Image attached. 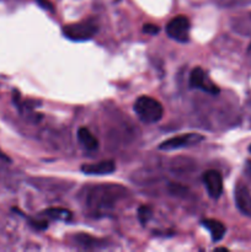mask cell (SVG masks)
I'll use <instances>...</instances> for the list:
<instances>
[{
  "label": "cell",
  "mask_w": 251,
  "mask_h": 252,
  "mask_svg": "<svg viewBox=\"0 0 251 252\" xmlns=\"http://www.w3.org/2000/svg\"><path fill=\"white\" fill-rule=\"evenodd\" d=\"M125 194V189L115 185L95 187L88 197L89 208L96 213H105L113 208L116 202Z\"/></svg>",
  "instance_id": "1"
},
{
  "label": "cell",
  "mask_w": 251,
  "mask_h": 252,
  "mask_svg": "<svg viewBox=\"0 0 251 252\" xmlns=\"http://www.w3.org/2000/svg\"><path fill=\"white\" fill-rule=\"evenodd\" d=\"M134 111L138 118L145 125L159 122L164 115L161 103L149 96H140L134 102Z\"/></svg>",
  "instance_id": "2"
},
{
  "label": "cell",
  "mask_w": 251,
  "mask_h": 252,
  "mask_svg": "<svg viewBox=\"0 0 251 252\" xmlns=\"http://www.w3.org/2000/svg\"><path fill=\"white\" fill-rule=\"evenodd\" d=\"M96 32H97V26L94 21H83L78 24L65 25L63 27L64 36L76 42L91 39Z\"/></svg>",
  "instance_id": "3"
},
{
  "label": "cell",
  "mask_w": 251,
  "mask_h": 252,
  "mask_svg": "<svg viewBox=\"0 0 251 252\" xmlns=\"http://www.w3.org/2000/svg\"><path fill=\"white\" fill-rule=\"evenodd\" d=\"M189 29H191L189 20L184 15H180L167 24L166 33L170 38L180 43H186L189 39Z\"/></svg>",
  "instance_id": "4"
},
{
  "label": "cell",
  "mask_w": 251,
  "mask_h": 252,
  "mask_svg": "<svg viewBox=\"0 0 251 252\" xmlns=\"http://www.w3.org/2000/svg\"><path fill=\"white\" fill-rule=\"evenodd\" d=\"M204 139L203 135L198 134V133H186V134L177 135V137L170 138V139L165 140L159 145V149L161 150H175L181 149V148L191 147V145H196L201 143Z\"/></svg>",
  "instance_id": "5"
},
{
  "label": "cell",
  "mask_w": 251,
  "mask_h": 252,
  "mask_svg": "<svg viewBox=\"0 0 251 252\" xmlns=\"http://www.w3.org/2000/svg\"><path fill=\"white\" fill-rule=\"evenodd\" d=\"M203 182L206 185L209 197L217 199L223 193V177L216 170H208L203 175Z\"/></svg>",
  "instance_id": "6"
},
{
  "label": "cell",
  "mask_w": 251,
  "mask_h": 252,
  "mask_svg": "<svg viewBox=\"0 0 251 252\" xmlns=\"http://www.w3.org/2000/svg\"><path fill=\"white\" fill-rule=\"evenodd\" d=\"M189 86L193 89H199L202 91H206V93L212 94V95L219 94V89L214 84L209 83L207 80L203 69L199 68V66L198 68H194L191 71V75H189Z\"/></svg>",
  "instance_id": "7"
},
{
  "label": "cell",
  "mask_w": 251,
  "mask_h": 252,
  "mask_svg": "<svg viewBox=\"0 0 251 252\" xmlns=\"http://www.w3.org/2000/svg\"><path fill=\"white\" fill-rule=\"evenodd\" d=\"M234 199L239 211L245 216L251 217V192L241 182H238L234 191Z\"/></svg>",
  "instance_id": "8"
},
{
  "label": "cell",
  "mask_w": 251,
  "mask_h": 252,
  "mask_svg": "<svg viewBox=\"0 0 251 252\" xmlns=\"http://www.w3.org/2000/svg\"><path fill=\"white\" fill-rule=\"evenodd\" d=\"M116 170L113 160H103L96 164H85L81 166V171L86 175H108Z\"/></svg>",
  "instance_id": "9"
},
{
  "label": "cell",
  "mask_w": 251,
  "mask_h": 252,
  "mask_svg": "<svg viewBox=\"0 0 251 252\" xmlns=\"http://www.w3.org/2000/svg\"><path fill=\"white\" fill-rule=\"evenodd\" d=\"M202 225L204 226V228H207V230L211 233V236H212V240L214 241V243H217V241H220L221 239L224 238V235H225V226H224L223 223H220L219 220H216V219H204L203 221H202Z\"/></svg>",
  "instance_id": "10"
},
{
  "label": "cell",
  "mask_w": 251,
  "mask_h": 252,
  "mask_svg": "<svg viewBox=\"0 0 251 252\" xmlns=\"http://www.w3.org/2000/svg\"><path fill=\"white\" fill-rule=\"evenodd\" d=\"M78 139L79 142L83 144L84 148L88 150H96L98 147V142L93 133L88 129V128H79L78 130Z\"/></svg>",
  "instance_id": "11"
},
{
  "label": "cell",
  "mask_w": 251,
  "mask_h": 252,
  "mask_svg": "<svg viewBox=\"0 0 251 252\" xmlns=\"http://www.w3.org/2000/svg\"><path fill=\"white\" fill-rule=\"evenodd\" d=\"M43 214H46L49 218L57 219V220H68L71 217L70 212L63 208H49L44 211Z\"/></svg>",
  "instance_id": "12"
},
{
  "label": "cell",
  "mask_w": 251,
  "mask_h": 252,
  "mask_svg": "<svg viewBox=\"0 0 251 252\" xmlns=\"http://www.w3.org/2000/svg\"><path fill=\"white\" fill-rule=\"evenodd\" d=\"M75 239L78 241V244L83 245L84 248H97L98 244H100L98 240H96V239L91 238L89 235H85V234H79Z\"/></svg>",
  "instance_id": "13"
},
{
  "label": "cell",
  "mask_w": 251,
  "mask_h": 252,
  "mask_svg": "<svg viewBox=\"0 0 251 252\" xmlns=\"http://www.w3.org/2000/svg\"><path fill=\"white\" fill-rule=\"evenodd\" d=\"M153 217V209L148 206H142L138 209V219L142 223V225H145L148 221L150 220V218Z\"/></svg>",
  "instance_id": "14"
},
{
  "label": "cell",
  "mask_w": 251,
  "mask_h": 252,
  "mask_svg": "<svg viewBox=\"0 0 251 252\" xmlns=\"http://www.w3.org/2000/svg\"><path fill=\"white\" fill-rule=\"evenodd\" d=\"M143 31H144L145 33L152 34V36H154V34L159 33L160 29H159V26H157V25L147 24V25H144V27H143Z\"/></svg>",
  "instance_id": "15"
},
{
  "label": "cell",
  "mask_w": 251,
  "mask_h": 252,
  "mask_svg": "<svg viewBox=\"0 0 251 252\" xmlns=\"http://www.w3.org/2000/svg\"><path fill=\"white\" fill-rule=\"evenodd\" d=\"M30 224L37 230H44L48 228V221L46 220H30Z\"/></svg>",
  "instance_id": "16"
},
{
  "label": "cell",
  "mask_w": 251,
  "mask_h": 252,
  "mask_svg": "<svg viewBox=\"0 0 251 252\" xmlns=\"http://www.w3.org/2000/svg\"><path fill=\"white\" fill-rule=\"evenodd\" d=\"M37 2L39 4V6L43 7V9H48V10H53V5L48 1V0H36Z\"/></svg>",
  "instance_id": "17"
},
{
  "label": "cell",
  "mask_w": 251,
  "mask_h": 252,
  "mask_svg": "<svg viewBox=\"0 0 251 252\" xmlns=\"http://www.w3.org/2000/svg\"><path fill=\"white\" fill-rule=\"evenodd\" d=\"M249 152L251 153V145H250V147H249Z\"/></svg>",
  "instance_id": "18"
}]
</instances>
